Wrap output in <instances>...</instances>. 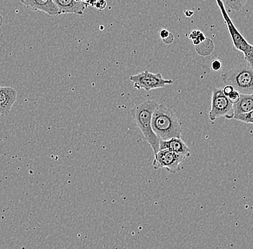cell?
Masks as SVG:
<instances>
[{"label": "cell", "instance_id": "obj_1", "mask_svg": "<svg viewBox=\"0 0 253 249\" xmlns=\"http://www.w3.org/2000/svg\"><path fill=\"white\" fill-rule=\"evenodd\" d=\"M151 125L160 141L181 137V122L175 111L165 105H158L156 107L152 116Z\"/></svg>", "mask_w": 253, "mask_h": 249}, {"label": "cell", "instance_id": "obj_2", "mask_svg": "<svg viewBox=\"0 0 253 249\" xmlns=\"http://www.w3.org/2000/svg\"><path fill=\"white\" fill-rule=\"evenodd\" d=\"M158 104L156 101L148 100L135 105L132 110L134 121L144 138L151 146L154 154L160 149V140L152 129V116Z\"/></svg>", "mask_w": 253, "mask_h": 249}, {"label": "cell", "instance_id": "obj_7", "mask_svg": "<svg viewBox=\"0 0 253 249\" xmlns=\"http://www.w3.org/2000/svg\"><path fill=\"white\" fill-rule=\"evenodd\" d=\"M59 9L60 15L76 14L82 15L89 5L88 0H53Z\"/></svg>", "mask_w": 253, "mask_h": 249}, {"label": "cell", "instance_id": "obj_8", "mask_svg": "<svg viewBox=\"0 0 253 249\" xmlns=\"http://www.w3.org/2000/svg\"><path fill=\"white\" fill-rule=\"evenodd\" d=\"M22 3L32 11L45 12L50 16L60 15L59 9L53 0H20Z\"/></svg>", "mask_w": 253, "mask_h": 249}, {"label": "cell", "instance_id": "obj_17", "mask_svg": "<svg viewBox=\"0 0 253 249\" xmlns=\"http://www.w3.org/2000/svg\"><path fill=\"white\" fill-rule=\"evenodd\" d=\"M170 33L169 32V31H166V30H162V31L160 32V37H161L162 40L164 41L170 36Z\"/></svg>", "mask_w": 253, "mask_h": 249}, {"label": "cell", "instance_id": "obj_9", "mask_svg": "<svg viewBox=\"0 0 253 249\" xmlns=\"http://www.w3.org/2000/svg\"><path fill=\"white\" fill-rule=\"evenodd\" d=\"M169 149V150L186 159L189 157L191 154V149L182 140L181 137H173L167 140H161L160 149Z\"/></svg>", "mask_w": 253, "mask_h": 249}, {"label": "cell", "instance_id": "obj_11", "mask_svg": "<svg viewBox=\"0 0 253 249\" xmlns=\"http://www.w3.org/2000/svg\"><path fill=\"white\" fill-rule=\"evenodd\" d=\"M235 115L249 112L253 110V94H240V100L233 105Z\"/></svg>", "mask_w": 253, "mask_h": 249}, {"label": "cell", "instance_id": "obj_10", "mask_svg": "<svg viewBox=\"0 0 253 249\" xmlns=\"http://www.w3.org/2000/svg\"><path fill=\"white\" fill-rule=\"evenodd\" d=\"M17 92L14 88L1 86L0 116H6L10 111L17 99Z\"/></svg>", "mask_w": 253, "mask_h": 249}, {"label": "cell", "instance_id": "obj_3", "mask_svg": "<svg viewBox=\"0 0 253 249\" xmlns=\"http://www.w3.org/2000/svg\"><path fill=\"white\" fill-rule=\"evenodd\" d=\"M226 85H230L240 94H253V69L243 58L221 75Z\"/></svg>", "mask_w": 253, "mask_h": 249}, {"label": "cell", "instance_id": "obj_16", "mask_svg": "<svg viewBox=\"0 0 253 249\" xmlns=\"http://www.w3.org/2000/svg\"><path fill=\"white\" fill-rule=\"evenodd\" d=\"M233 91V87H232V86H230V85H226V86L222 89L223 93H224V95L227 96V97H228L229 94H230Z\"/></svg>", "mask_w": 253, "mask_h": 249}, {"label": "cell", "instance_id": "obj_6", "mask_svg": "<svg viewBox=\"0 0 253 249\" xmlns=\"http://www.w3.org/2000/svg\"><path fill=\"white\" fill-rule=\"evenodd\" d=\"M185 160V157L169 149H160L155 154L153 167L154 170L166 169L170 174H175L181 171V165Z\"/></svg>", "mask_w": 253, "mask_h": 249}, {"label": "cell", "instance_id": "obj_15", "mask_svg": "<svg viewBox=\"0 0 253 249\" xmlns=\"http://www.w3.org/2000/svg\"><path fill=\"white\" fill-rule=\"evenodd\" d=\"M211 68L213 71H218L220 70L221 68V63L219 62V61L216 60V61H213L211 64Z\"/></svg>", "mask_w": 253, "mask_h": 249}, {"label": "cell", "instance_id": "obj_14", "mask_svg": "<svg viewBox=\"0 0 253 249\" xmlns=\"http://www.w3.org/2000/svg\"><path fill=\"white\" fill-rule=\"evenodd\" d=\"M240 94L239 92H237V91H235L234 90L232 93L228 96V99L229 102L232 104V105H235L237 102L240 100Z\"/></svg>", "mask_w": 253, "mask_h": 249}, {"label": "cell", "instance_id": "obj_12", "mask_svg": "<svg viewBox=\"0 0 253 249\" xmlns=\"http://www.w3.org/2000/svg\"><path fill=\"white\" fill-rule=\"evenodd\" d=\"M248 0H221L223 5L232 11L238 12L243 8Z\"/></svg>", "mask_w": 253, "mask_h": 249}, {"label": "cell", "instance_id": "obj_4", "mask_svg": "<svg viewBox=\"0 0 253 249\" xmlns=\"http://www.w3.org/2000/svg\"><path fill=\"white\" fill-rule=\"evenodd\" d=\"M234 116L235 112L233 105L229 102L228 97L224 95L220 88L213 89L211 96V108L209 112L210 121H214L218 118L221 117L233 119Z\"/></svg>", "mask_w": 253, "mask_h": 249}, {"label": "cell", "instance_id": "obj_13", "mask_svg": "<svg viewBox=\"0 0 253 249\" xmlns=\"http://www.w3.org/2000/svg\"><path fill=\"white\" fill-rule=\"evenodd\" d=\"M233 119L240 121V122L246 123V124H253V110L248 113L235 115Z\"/></svg>", "mask_w": 253, "mask_h": 249}, {"label": "cell", "instance_id": "obj_5", "mask_svg": "<svg viewBox=\"0 0 253 249\" xmlns=\"http://www.w3.org/2000/svg\"><path fill=\"white\" fill-rule=\"evenodd\" d=\"M129 80L133 83L134 88L145 90L147 92L151 90L164 88L173 83V80L163 78L161 73H153L148 71L131 75Z\"/></svg>", "mask_w": 253, "mask_h": 249}]
</instances>
